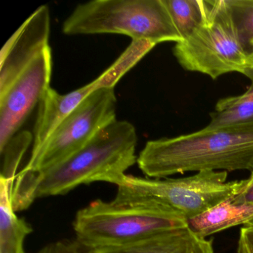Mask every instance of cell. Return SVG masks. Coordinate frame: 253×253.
<instances>
[{
    "instance_id": "cell-12",
    "label": "cell",
    "mask_w": 253,
    "mask_h": 253,
    "mask_svg": "<svg viewBox=\"0 0 253 253\" xmlns=\"http://www.w3.org/2000/svg\"><path fill=\"white\" fill-rule=\"evenodd\" d=\"M253 219V204H235L228 198L188 223L195 233L207 238L233 226H244Z\"/></svg>"
},
{
    "instance_id": "cell-5",
    "label": "cell",
    "mask_w": 253,
    "mask_h": 253,
    "mask_svg": "<svg viewBox=\"0 0 253 253\" xmlns=\"http://www.w3.org/2000/svg\"><path fill=\"white\" fill-rule=\"evenodd\" d=\"M115 88L94 91L57 126L43 146L19 171L10 189L14 211L39 174L88 144L103 128L116 121Z\"/></svg>"
},
{
    "instance_id": "cell-17",
    "label": "cell",
    "mask_w": 253,
    "mask_h": 253,
    "mask_svg": "<svg viewBox=\"0 0 253 253\" xmlns=\"http://www.w3.org/2000/svg\"><path fill=\"white\" fill-rule=\"evenodd\" d=\"M241 42L250 55L253 42V0H228Z\"/></svg>"
},
{
    "instance_id": "cell-21",
    "label": "cell",
    "mask_w": 253,
    "mask_h": 253,
    "mask_svg": "<svg viewBox=\"0 0 253 253\" xmlns=\"http://www.w3.org/2000/svg\"><path fill=\"white\" fill-rule=\"evenodd\" d=\"M250 69H253V42H252L250 49ZM250 70V69H249Z\"/></svg>"
},
{
    "instance_id": "cell-15",
    "label": "cell",
    "mask_w": 253,
    "mask_h": 253,
    "mask_svg": "<svg viewBox=\"0 0 253 253\" xmlns=\"http://www.w3.org/2000/svg\"><path fill=\"white\" fill-rule=\"evenodd\" d=\"M164 2L183 41L202 20L203 0H164Z\"/></svg>"
},
{
    "instance_id": "cell-6",
    "label": "cell",
    "mask_w": 253,
    "mask_h": 253,
    "mask_svg": "<svg viewBox=\"0 0 253 253\" xmlns=\"http://www.w3.org/2000/svg\"><path fill=\"white\" fill-rule=\"evenodd\" d=\"M174 57L185 70L215 80L225 74L245 75L250 55L241 42L228 0H203V17L192 33L177 42Z\"/></svg>"
},
{
    "instance_id": "cell-4",
    "label": "cell",
    "mask_w": 253,
    "mask_h": 253,
    "mask_svg": "<svg viewBox=\"0 0 253 253\" xmlns=\"http://www.w3.org/2000/svg\"><path fill=\"white\" fill-rule=\"evenodd\" d=\"M62 30L69 36L115 34L155 44L183 41L164 0H93L79 4Z\"/></svg>"
},
{
    "instance_id": "cell-2",
    "label": "cell",
    "mask_w": 253,
    "mask_h": 253,
    "mask_svg": "<svg viewBox=\"0 0 253 253\" xmlns=\"http://www.w3.org/2000/svg\"><path fill=\"white\" fill-rule=\"evenodd\" d=\"M137 131L131 123L116 121L88 144L38 176L28 189L19 211L35 200L67 194L80 185L103 181L119 186L126 170L137 161Z\"/></svg>"
},
{
    "instance_id": "cell-1",
    "label": "cell",
    "mask_w": 253,
    "mask_h": 253,
    "mask_svg": "<svg viewBox=\"0 0 253 253\" xmlns=\"http://www.w3.org/2000/svg\"><path fill=\"white\" fill-rule=\"evenodd\" d=\"M147 177L253 169V122L149 140L137 157Z\"/></svg>"
},
{
    "instance_id": "cell-14",
    "label": "cell",
    "mask_w": 253,
    "mask_h": 253,
    "mask_svg": "<svg viewBox=\"0 0 253 253\" xmlns=\"http://www.w3.org/2000/svg\"><path fill=\"white\" fill-rule=\"evenodd\" d=\"M244 75L251 80L250 88L241 95L219 100L206 128H223L253 122V69L247 71Z\"/></svg>"
},
{
    "instance_id": "cell-10",
    "label": "cell",
    "mask_w": 253,
    "mask_h": 253,
    "mask_svg": "<svg viewBox=\"0 0 253 253\" xmlns=\"http://www.w3.org/2000/svg\"><path fill=\"white\" fill-rule=\"evenodd\" d=\"M49 9L39 7L7 41L0 52V95L49 47Z\"/></svg>"
},
{
    "instance_id": "cell-18",
    "label": "cell",
    "mask_w": 253,
    "mask_h": 253,
    "mask_svg": "<svg viewBox=\"0 0 253 253\" xmlns=\"http://www.w3.org/2000/svg\"><path fill=\"white\" fill-rule=\"evenodd\" d=\"M37 253H97L96 250L81 242L78 238L51 243Z\"/></svg>"
},
{
    "instance_id": "cell-8",
    "label": "cell",
    "mask_w": 253,
    "mask_h": 253,
    "mask_svg": "<svg viewBox=\"0 0 253 253\" xmlns=\"http://www.w3.org/2000/svg\"><path fill=\"white\" fill-rule=\"evenodd\" d=\"M146 54L141 45L132 42L112 66L85 86L66 94H59L50 87L39 104L31 155L41 149L57 126L86 97L100 88H115L120 80Z\"/></svg>"
},
{
    "instance_id": "cell-11",
    "label": "cell",
    "mask_w": 253,
    "mask_h": 253,
    "mask_svg": "<svg viewBox=\"0 0 253 253\" xmlns=\"http://www.w3.org/2000/svg\"><path fill=\"white\" fill-rule=\"evenodd\" d=\"M97 253H214L212 241L189 225L161 232L138 242L96 250Z\"/></svg>"
},
{
    "instance_id": "cell-19",
    "label": "cell",
    "mask_w": 253,
    "mask_h": 253,
    "mask_svg": "<svg viewBox=\"0 0 253 253\" xmlns=\"http://www.w3.org/2000/svg\"><path fill=\"white\" fill-rule=\"evenodd\" d=\"M229 199L235 204H253V169L250 171V177L246 179L245 185Z\"/></svg>"
},
{
    "instance_id": "cell-22",
    "label": "cell",
    "mask_w": 253,
    "mask_h": 253,
    "mask_svg": "<svg viewBox=\"0 0 253 253\" xmlns=\"http://www.w3.org/2000/svg\"><path fill=\"white\" fill-rule=\"evenodd\" d=\"M244 226H247V227H253V219L252 220H250V222L247 223V224L244 225Z\"/></svg>"
},
{
    "instance_id": "cell-20",
    "label": "cell",
    "mask_w": 253,
    "mask_h": 253,
    "mask_svg": "<svg viewBox=\"0 0 253 253\" xmlns=\"http://www.w3.org/2000/svg\"><path fill=\"white\" fill-rule=\"evenodd\" d=\"M237 253H253V227L241 228Z\"/></svg>"
},
{
    "instance_id": "cell-7",
    "label": "cell",
    "mask_w": 253,
    "mask_h": 253,
    "mask_svg": "<svg viewBox=\"0 0 253 253\" xmlns=\"http://www.w3.org/2000/svg\"><path fill=\"white\" fill-rule=\"evenodd\" d=\"M188 225L186 218L168 210L97 200L77 213L74 229L81 242L98 250L138 242Z\"/></svg>"
},
{
    "instance_id": "cell-9",
    "label": "cell",
    "mask_w": 253,
    "mask_h": 253,
    "mask_svg": "<svg viewBox=\"0 0 253 253\" xmlns=\"http://www.w3.org/2000/svg\"><path fill=\"white\" fill-rule=\"evenodd\" d=\"M52 54L48 47L0 95V150L17 134L50 88Z\"/></svg>"
},
{
    "instance_id": "cell-3",
    "label": "cell",
    "mask_w": 253,
    "mask_h": 253,
    "mask_svg": "<svg viewBox=\"0 0 253 253\" xmlns=\"http://www.w3.org/2000/svg\"><path fill=\"white\" fill-rule=\"evenodd\" d=\"M226 171H201L180 178L149 179L126 175L118 186L117 204L155 207L189 220L231 198L246 180H227Z\"/></svg>"
},
{
    "instance_id": "cell-13",
    "label": "cell",
    "mask_w": 253,
    "mask_h": 253,
    "mask_svg": "<svg viewBox=\"0 0 253 253\" xmlns=\"http://www.w3.org/2000/svg\"><path fill=\"white\" fill-rule=\"evenodd\" d=\"M10 188L8 181L0 178V253H25L24 241L32 229L16 215L10 200Z\"/></svg>"
},
{
    "instance_id": "cell-16",
    "label": "cell",
    "mask_w": 253,
    "mask_h": 253,
    "mask_svg": "<svg viewBox=\"0 0 253 253\" xmlns=\"http://www.w3.org/2000/svg\"><path fill=\"white\" fill-rule=\"evenodd\" d=\"M33 143V136L29 131L16 134L8 144L0 150L1 154V174L0 178L8 181L12 186L19 166L31 143Z\"/></svg>"
}]
</instances>
